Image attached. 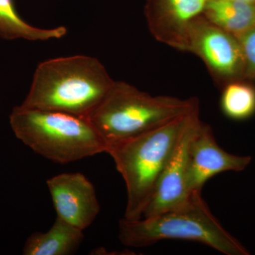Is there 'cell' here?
Wrapping results in <instances>:
<instances>
[{"label":"cell","instance_id":"obj_6","mask_svg":"<svg viewBox=\"0 0 255 255\" xmlns=\"http://www.w3.org/2000/svg\"><path fill=\"white\" fill-rule=\"evenodd\" d=\"M187 51L199 56L221 85L246 79V63L239 40L203 14L191 23Z\"/></svg>","mask_w":255,"mask_h":255},{"label":"cell","instance_id":"obj_12","mask_svg":"<svg viewBox=\"0 0 255 255\" xmlns=\"http://www.w3.org/2000/svg\"><path fill=\"white\" fill-rule=\"evenodd\" d=\"M203 15L237 38L255 26V3L241 0H207Z\"/></svg>","mask_w":255,"mask_h":255},{"label":"cell","instance_id":"obj_13","mask_svg":"<svg viewBox=\"0 0 255 255\" xmlns=\"http://www.w3.org/2000/svg\"><path fill=\"white\" fill-rule=\"evenodd\" d=\"M67 33L64 26L43 29L32 26L18 15L13 0H0V37L4 39L31 41H48L63 38Z\"/></svg>","mask_w":255,"mask_h":255},{"label":"cell","instance_id":"obj_2","mask_svg":"<svg viewBox=\"0 0 255 255\" xmlns=\"http://www.w3.org/2000/svg\"><path fill=\"white\" fill-rule=\"evenodd\" d=\"M192 112L107 147V152L113 158L127 187L124 219H141Z\"/></svg>","mask_w":255,"mask_h":255},{"label":"cell","instance_id":"obj_14","mask_svg":"<svg viewBox=\"0 0 255 255\" xmlns=\"http://www.w3.org/2000/svg\"><path fill=\"white\" fill-rule=\"evenodd\" d=\"M243 80L226 84L221 95V110L234 121L247 120L255 114V87Z\"/></svg>","mask_w":255,"mask_h":255},{"label":"cell","instance_id":"obj_5","mask_svg":"<svg viewBox=\"0 0 255 255\" xmlns=\"http://www.w3.org/2000/svg\"><path fill=\"white\" fill-rule=\"evenodd\" d=\"M9 123L18 140L57 163L107 152L105 140L87 118L17 106L10 114Z\"/></svg>","mask_w":255,"mask_h":255},{"label":"cell","instance_id":"obj_16","mask_svg":"<svg viewBox=\"0 0 255 255\" xmlns=\"http://www.w3.org/2000/svg\"><path fill=\"white\" fill-rule=\"evenodd\" d=\"M241 1H247V2L255 3V0H241Z\"/></svg>","mask_w":255,"mask_h":255},{"label":"cell","instance_id":"obj_3","mask_svg":"<svg viewBox=\"0 0 255 255\" xmlns=\"http://www.w3.org/2000/svg\"><path fill=\"white\" fill-rule=\"evenodd\" d=\"M119 238L127 247L144 248L164 240L199 242L227 255H248L240 242L221 226L201 193L180 207L137 220L121 219Z\"/></svg>","mask_w":255,"mask_h":255},{"label":"cell","instance_id":"obj_15","mask_svg":"<svg viewBox=\"0 0 255 255\" xmlns=\"http://www.w3.org/2000/svg\"><path fill=\"white\" fill-rule=\"evenodd\" d=\"M238 38L246 63V79H255V26Z\"/></svg>","mask_w":255,"mask_h":255},{"label":"cell","instance_id":"obj_11","mask_svg":"<svg viewBox=\"0 0 255 255\" xmlns=\"http://www.w3.org/2000/svg\"><path fill=\"white\" fill-rule=\"evenodd\" d=\"M84 231L56 216L46 233L36 232L28 238L23 248L24 255L75 254L83 241Z\"/></svg>","mask_w":255,"mask_h":255},{"label":"cell","instance_id":"obj_8","mask_svg":"<svg viewBox=\"0 0 255 255\" xmlns=\"http://www.w3.org/2000/svg\"><path fill=\"white\" fill-rule=\"evenodd\" d=\"M252 160L250 156L228 153L216 142L212 129L201 122L189 143L187 186L191 194L201 193L209 179L227 171L241 172Z\"/></svg>","mask_w":255,"mask_h":255},{"label":"cell","instance_id":"obj_7","mask_svg":"<svg viewBox=\"0 0 255 255\" xmlns=\"http://www.w3.org/2000/svg\"><path fill=\"white\" fill-rule=\"evenodd\" d=\"M200 122L198 109L189 114L142 218L152 217L180 207L194 194H191L187 186L188 154L191 137Z\"/></svg>","mask_w":255,"mask_h":255},{"label":"cell","instance_id":"obj_1","mask_svg":"<svg viewBox=\"0 0 255 255\" xmlns=\"http://www.w3.org/2000/svg\"><path fill=\"white\" fill-rule=\"evenodd\" d=\"M102 63L78 55L38 64L20 107L72 114L88 119L114 84Z\"/></svg>","mask_w":255,"mask_h":255},{"label":"cell","instance_id":"obj_4","mask_svg":"<svg viewBox=\"0 0 255 255\" xmlns=\"http://www.w3.org/2000/svg\"><path fill=\"white\" fill-rule=\"evenodd\" d=\"M199 108V100L196 98L181 100L168 96H152L127 82L115 81L88 119L108 147Z\"/></svg>","mask_w":255,"mask_h":255},{"label":"cell","instance_id":"obj_10","mask_svg":"<svg viewBox=\"0 0 255 255\" xmlns=\"http://www.w3.org/2000/svg\"><path fill=\"white\" fill-rule=\"evenodd\" d=\"M207 0H145V15L156 39L187 51L191 23L203 14Z\"/></svg>","mask_w":255,"mask_h":255},{"label":"cell","instance_id":"obj_9","mask_svg":"<svg viewBox=\"0 0 255 255\" xmlns=\"http://www.w3.org/2000/svg\"><path fill=\"white\" fill-rule=\"evenodd\" d=\"M57 216L85 231L97 218L100 206L93 184L80 172L62 173L47 180Z\"/></svg>","mask_w":255,"mask_h":255}]
</instances>
